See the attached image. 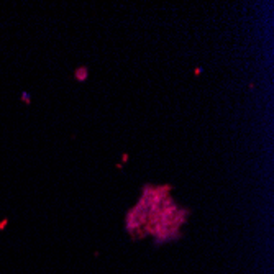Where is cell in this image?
<instances>
[{
  "label": "cell",
  "instance_id": "cell-1",
  "mask_svg": "<svg viewBox=\"0 0 274 274\" xmlns=\"http://www.w3.org/2000/svg\"><path fill=\"white\" fill-rule=\"evenodd\" d=\"M74 77H76L77 82H85L89 79V69L85 66H81L74 71Z\"/></svg>",
  "mask_w": 274,
  "mask_h": 274
},
{
  "label": "cell",
  "instance_id": "cell-2",
  "mask_svg": "<svg viewBox=\"0 0 274 274\" xmlns=\"http://www.w3.org/2000/svg\"><path fill=\"white\" fill-rule=\"evenodd\" d=\"M21 100H23L25 104H30V102H31V99H30V94H28V92H23V94H21Z\"/></svg>",
  "mask_w": 274,
  "mask_h": 274
}]
</instances>
